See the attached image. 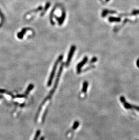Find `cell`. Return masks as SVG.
I'll list each match as a JSON object with an SVG mask.
<instances>
[{"mask_svg":"<svg viewBox=\"0 0 139 140\" xmlns=\"http://www.w3.org/2000/svg\"><path fill=\"white\" fill-rule=\"evenodd\" d=\"M63 59V55H61L57 59V60L56 61V62L54 64V65L53 66V67L52 68V71L51 72V73L50 75L49 78L47 82V85L48 87H50L52 83V80L53 79L54 76L55 74L56 73V71L57 70V65L59 64V63Z\"/></svg>","mask_w":139,"mask_h":140,"instance_id":"cell-1","label":"cell"},{"mask_svg":"<svg viewBox=\"0 0 139 140\" xmlns=\"http://www.w3.org/2000/svg\"><path fill=\"white\" fill-rule=\"evenodd\" d=\"M120 100L125 108H126V109L136 110L139 112V106L132 105V104L127 102L124 96H121L120 98Z\"/></svg>","mask_w":139,"mask_h":140,"instance_id":"cell-2","label":"cell"},{"mask_svg":"<svg viewBox=\"0 0 139 140\" xmlns=\"http://www.w3.org/2000/svg\"><path fill=\"white\" fill-rule=\"evenodd\" d=\"M63 67H64V63H62V65H61L60 67L59 70V72H58V73L57 74V78L56 79V81H55V84L54 85V87L52 88V90L50 92V93H49V95L47 96V98L46 99H50L52 96V95L53 94V93H54L55 91V90L56 89V88L57 87V85L58 84V82H59V81L60 78L61 77V75L62 73V70H63Z\"/></svg>","mask_w":139,"mask_h":140,"instance_id":"cell-3","label":"cell"},{"mask_svg":"<svg viewBox=\"0 0 139 140\" xmlns=\"http://www.w3.org/2000/svg\"><path fill=\"white\" fill-rule=\"evenodd\" d=\"M76 49V47L75 45H72L70 49L69 52V54L68 55V57H67V61L66 63V66H68L70 65V63L71 61V59H72V56L74 55L75 50Z\"/></svg>","mask_w":139,"mask_h":140,"instance_id":"cell-4","label":"cell"},{"mask_svg":"<svg viewBox=\"0 0 139 140\" xmlns=\"http://www.w3.org/2000/svg\"><path fill=\"white\" fill-rule=\"evenodd\" d=\"M88 60V57H85L83 59V60L80 62L78 64V65L77 66V72L78 73H80L82 67L86 63Z\"/></svg>","mask_w":139,"mask_h":140,"instance_id":"cell-5","label":"cell"},{"mask_svg":"<svg viewBox=\"0 0 139 140\" xmlns=\"http://www.w3.org/2000/svg\"><path fill=\"white\" fill-rule=\"evenodd\" d=\"M29 29L28 28H24L20 33H18L17 34V37L20 39H22L24 36L25 35V33L26 32V31Z\"/></svg>","mask_w":139,"mask_h":140,"instance_id":"cell-6","label":"cell"},{"mask_svg":"<svg viewBox=\"0 0 139 140\" xmlns=\"http://www.w3.org/2000/svg\"><path fill=\"white\" fill-rule=\"evenodd\" d=\"M66 13L64 11H63L62 13V16L60 17L58 19H57L58 22V24L60 25H62L64 22L65 20V18H66Z\"/></svg>","mask_w":139,"mask_h":140,"instance_id":"cell-7","label":"cell"},{"mask_svg":"<svg viewBox=\"0 0 139 140\" xmlns=\"http://www.w3.org/2000/svg\"><path fill=\"white\" fill-rule=\"evenodd\" d=\"M89 83L87 81H84V83L83 84V88H82V91L83 93H86L87 92V88L88 87Z\"/></svg>","mask_w":139,"mask_h":140,"instance_id":"cell-8","label":"cell"},{"mask_svg":"<svg viewBox=\"0 0 139 140\" xmlns=\"http://www.w3.org/2000/svg\"><path fill=\"white\" fill-rule=\"evenodd\" d=\"M108 20L110 22H119L121 20V19L119 17H110L108 18Z\"/></svg>","mask_w":139,"mask_h":140,"instance_id":"cell-9","label":"cell"},{"mask_svg":"<svg viewBox=\"0 0 139 140\" xmlns=\"http://www.w3.org/2000/svg\"><path fill=\"white\" fill-rule=\"evenodd\" d=\"M33 88H34V85H33L32 84H30V85L28 86L27 89V90H26L25 93V95H27L28 94V93H30V91L32 90Z\"/></svg>","mask_w":139,"mask_h":140,"instance_id":"cell-10","label":"cell"},{"mask_svg":"<svg viewBox=\"0 0 139 140\" xmlns=\"http://www.w3.org/2000/svg\"><path fill=\"white\" fill-rule=\"evenodd\" d=\"M40 133H41V131L39 130H37L36 133V134H35V137H34L33 140H38V137H39L40 134Z\"/></svg>","mask_w":139,"mask_h":140,"instance_id":"cell-11","label":"cell"},{"mask_svg":"<svg viewBox=\"0 0 139 140\" xmlns=\"http://www.w3.org/2000/svg\"><path fill=\"white\" fill-rule=\"evenodd\" d=\"M79 126V122L78 121H75L73 125L72 129L75 130V129H77Z\"/></svg>","mask_w":139,"mask_h":140,"instance_id":"cell-12","label":"cell"},{"mask_svg":"<svg viewBox=\"0 0 139 140\" xmlns=\"http://www.w3.org/2000/svg\"><path fill=\"white\" fill-rule=\"evenodd\" d=\"M50 3L49 2L47 3V4H46V5L45 6V7L44 8V11L42 13V15H43V14H44V13L46 11V10H47V9H48V8L50 6Z\"/></svg>","mask_w":139,"mask_h":140,"instance_id":"cell-13","label":"cell"},{"mask_svg":"<svg viewBox=\"0 0 139 140\" xmlns=\"http://www.w3.org/2000/svg\"><path fill=\"white\" fill-rule=\"evenodd\" d=\"M97 60V58L94 57L92 58V60L90 61V63H93L95 62H96V61Z\"/></svg>","mask_w":139,"mask_h":140,"instance_id":"cell-14","label":"cell"},{"mask_svg":"<svg viewBox=\"0 0 139 140\" xmlns=\"http://www.w3.org/2000/svg\"><path fill=\"white\" fill-rule=\"evenodd\" d=\"M133 14H139V10H135V11H134L133 12Z\"/></svg>","mask_w":139,"mask_h":140,"instance_id":"cell-15","label":"cell"},{"mask_svg":"<svg viewBox=\"0 0 139 140\" xmlns=\"http://www.w3.org/2000/svg\"><path fill=\"white\" fill-rule=\"evenodd\" d=\"M137 67H138L139 68V59H138L137 62Z\"/></svg>","mask_w":139,"mask_h":140,"instance_id":"cell-16","label":"cell"},{"mask_svg":"<svg viewBox=\"0 0 139 140\" xmlns=\"http://www.w3.org/2000/svg\"><path fill=\"white\" fill-rule=\"evenodd\" d=\"M45 138L44 137H42L41 138H40L39 140H44Z\"/></svg>","mask_w":139,"mask_h":140,"instance_id":"cell-17","label":"cell"},{"mask_svg":"<svg viewBox=\"0 0 139 140\" xmlns=\"http://www.w3.org/2000/svg\"><path fill=\"white\" fill-rule=\"evenodd\" d=\"M109 0H106V1H108Z\"/></svg>","mask_w":139,"mask_h":140,"instance_id":"cell-18","label":"cell"}]
</instances>
